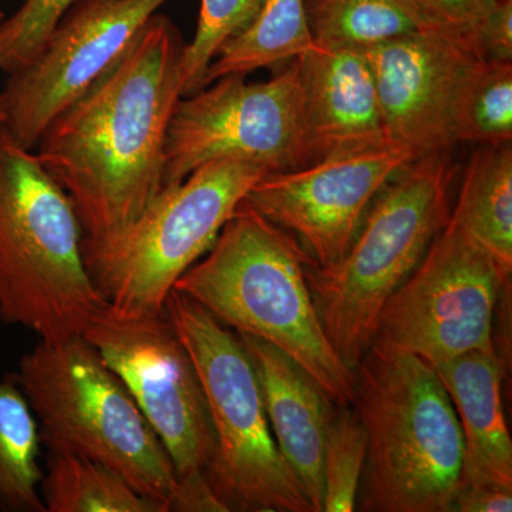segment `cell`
Here are the masks:
<instances>
[{"instance_id": "obj_1", "label": "cell", "mask_w": 512, "mask_h": 512, "mask_svg": "<svg viewBox=\"0 0 512 512\" xmlns=\"http://www.w3.org/2000/svg\"><path fill=\"white\" fill-rule=\"evenodd\" d=\"M183 37L156 13L35 148L72 201L83 242L119 237L163 191L164 147L181 89Z\"/></svg>"}, {"instance_id": "obj_2", "label": "cell", "mask_w": 512, "mask_h": 512, "mask_svg": "<svg viewBox=\"0 0 512 512\" xmlns=\"http://www.w3.org/2000/svg\"><path fill=\"white\" fill-rule=\"evenodd\" d=\"M293 235L248 202L238 205L210 251L175 282V291L239 335L255 336L292 357L335 407L350 406L353 372L320 325Z\"/></svg>"}, {"instance_id": "obj_3", "label": "cell", "mask_w": 512, "mask_h": 512, "mask_svg": "<svg viewBox=\"0 0 512 512\" xmlns=\"http://www.w3.org/2000/svg\"><path fill=\"white\" fill-rule=\"evenodd\" d=\"M350 406L367 436L356 510L451 512L463 480L464 439L436 369L375 342L353 370Z\"/></svg>"}, {"instance_id": "obj_4", "label": "cell", "mask_w": 512, "mask_h": 512, "mask_svg": "<svg viewBox=\"0 0 512 512\" xmlns=\"http://www.w3.org/2000/svg\"><path fill=\"white\" fill-rule=\"evenodd\" d=\"M454 178L451 151L410 161L377 192L339 262L305 265L323 332L352 372L375 342L384 303L450 220Z\"/></svg>"}, {"instance_id": "obj_5", "label": "cell", "mask_w": 512, "mask_h": 512, "mask_svg": "<svg viewBox=\"0 0 512 512\" xmlns=\"http://www.w3.org/2000/svg\"><path fill=\"white\" fill-rule=\"evenodd\" d=\"M103 305L72 201L36 151L0 127V320L40 340L69 339Z\"/></svg>"}, {"instance_id": "obj_6", "label": "cell", "mask_w": 512, "mask_h": 512, "mask_svg": "<svg viewBox=\"0 0 512 512\" xmlns=\"http://www.w3.org/2000/svg\"><path fill=\"white\" fill-rule=\"evenodd\" d=\"M10 376L47 451L97 461L171 511L178 478L170 456L126 384L83 336L39 339Z\"/></svg>"}, {"instance_id": "obj_7", "label": "cell", "mask_w": 512, "mask_h": 512, "mask_svg": "<svg viewBox=\"0 0 512 512\" xmlns=\"http://www.w3.org/2000/svg\"><path fill=\"white\" fill-rule=\"evenodd\" d=\"M200 376L217 451L208 483L228 511L313 512L276 444L251 357L238 333L200 303L170 292L164 306Z\"/></svg>"}, {"instance_id": "obj_8", "label": "cell", "mask_w": 512, "mask_h": 512, "mask_svg": "<svg viewBox=\"0 0 512 512\" xmlns=\"http://www.w3.org/2000/svg\"><path fill=\"white\" fill-rule=\"evenodd\" d=\"M268 170L221 158L163 188L130 228L111 241L83 242V258L107 308L121 316L156 315L175 282L217 241L249 190Z\"/></svg>"}, {"instance_id": "obj_9", "label": "cell", "mask_w": 512, "mask_h": 512, "mask_svg": "<svg viewBox=\"0 0 512 512\" xmlns=\"http://www.w3.org/2000/svg\"><path fill=\"white\" fill-rule=\"evenodd\" d=\"M82 336L126 384L170 456L178 478L173 508L200 503L212 491L207 474L217 441L200 376L165 309L121 316L104 303Z\"/></svg>"}, {"instance_id": "obj_10", "label": "cell", "mask_w": 512, "mask_h": 512, "mask_svg": "<svg viewBox=\"0 0 512 512\" xmlns=\"http://www.w3.org/2000/svg\"><path fill=\"white\" fill-rule=\"evenodd\" d=\"M245 77L225 74L178 101L165 138L164 188L221 158L269 173L308 165L296 60L268 82L248 83Z\"/></svg>"}, {"instance_id": "obj_11", "label": "cell", "mask_w": 512, "mask_h": 512, "mask_svg": "<svg viewBox=\"0 0 512 512\" xmlns=\"http://www.w3.org/2000/svg\"><path fill=\"white\" fill-rule=\"evenodd\" d=\"M510 282L490 254L448 220L413 274L384 303L375 342L414 353L431 366L495 349L494 313Z\"/></svg>"}, {"instance_id": "obj_12", "label": "cell", "mask_w": 512, "mask_h": 512, "mask_svg": "<svg viewBox=\"0 0 512 512\" xmlns=\"http://www.w3.org/2000/svg\"><path fill=\"white\" fill-rule=\"evenodd\" d=\"M168 0H80L40 52L9 74L6 128L35 150L46 127L126 53Z\"/></svg>"}, {"instance_id": "obj_13", "label": "cell", "mask_w": 512, "mask_h": 512, "mask_svg": "<svg viewBox=\"0 0 512 512\" xmlns=\"http://www.w3.org/2000/svg\"><path fill=\"white\" fill-rule=\"evenodd\" d=\"M393 146L416 158L457 144L461 94L484 62L470 33L431 28L365 50Z\"/></svg>"}, {"instance_id": "obj_14", "label": "cell", "mask_w": 512, "mask_h": 512, "mask_svg": "<svg viewBox=\"0 0 512 512\" xmlns=\"http://www.w3.org/2000/svg\"><path fill=\"white\" fill-rule=\"evenodd\" d=\"M413 160L394 146L326 158L264 175L245 202L293 235L313 264L329 266L349 251L377 192Z\"/></svg>"}, {"instance_id": "obj_15", "label": "cell", "mask_w": 512, "mask_h": 512, "mask_svg": "<svg viewBox=\"0 0 512 512\" xmlns=\"http://www.w3.org/2000/svg\"><path fill=\"white\" fill-rule=\"evenodd\" d=\"M295 60L308 164L393 146L365 50L313 45Z\"/></svg>"}, {"instance_id": "obj_16", "label": "cell", "mask_w": 512, "mask_h": 512, "mask_svg": "<svg viewBox=\"0 0 512 512\" xmlns=\"http://www.w3.org/2000/svg\"><path fill=\"white\" fill-rule=\"evenodd\" d=\"M238 336L255 367L279 451L302 481L313 512H323L326 439L335 406L281 349L255 336Z\"/></svg>"}, {"instance_id": "obj_17", "label": "cell", "mask_w": 512, "mask_h": 512, "mask_svg": "<svg viewBox=\"0 0 512 512\" xmlns=\"http://www.w3.org/2000/svg\"><path fill=\"white\" fill-rule=\"evenodd\" d=\"M456 409L464 439V485L512 491V441L501 402L503 365L495 349L433 365Z\"/></svg>"}, {"instance_id": "obj_18", "label": "cell", "mask_w": 512, "mask_h": 512, "mask_svg": "<svg viewBox=\"0 0 512 512\" xmlns=\"http://www.w3.org/2000/svg\"><path fill=\"white\" fill-rule=\"evenodd\" d=\"M450 221L512 272V146H480L471 156Z\"/></svg>"}, {"instance_id": "obj_19", "label": "cell", "mask_w": 512, "mask_h": 512, "mask_svg": "<svg viewBox=\"0 0 512 512\" xmlns=\"http://www.w3.org/2000/svg\"><path fill=\"white\" fill-rule=\"evenodd\" d=\"M316 46L369 50L396 37L448 28L424 0H305Z\"/></svg>"}, {"instance_id": "obj_20", "label": "cell", "mask_w": 512, "mask_h": 512, "mask_svg": "<svg viewBox=\"0 0 512 512\" xmlns=\"http://www.w3.org/2000/svg\"><path fill=\"white\" fill-rule=\"evenodd\" d=\"M40 495L46 512H168L109 467L57 451L46 458Z\"/></svg>"}, {"instance_id": "obj_21", "label": "cell", "mask_w": 512, "mask_h": 512, "mask_svg": "<svg viewBox=\"0 0 512 512\" xmlns=\"http://www.w3.org/2000/svg\"><path fill=\"white\" fill-rule=\"evenodd\" d=\"M305 0H264L255 22L215 57L205 86L229 73L281 66L313 47ZM204 86V87H205Z\"/></svg>"}, {"instance_id": "obj_22", "label": "cell", "mask_w": 512, "mask_h": 512, "mask_svg": "<svg viewBox=\"0 0 512 512\" xmlns=\"http://www.w3.org/2000/svg\"><path fill=\"white\" fill-rule=\"evenodd\" d=\"M39 426L12 376L0 380V511L46 512Z\"/></svg>"}, {"instance_id": "obj_23", "label": "cell", "mask_w": 512, "mask_h": 512, "mask_svg": "<svg viewBox=\"0 0 512 512\" xmlns=\"http://www.w3.org/2000/svg\"><path fill=\"white\" fill-rule=\"evenodd\" d=\"M458 143H512V62L484 60L461 94L456 119Z\"/></svg>"}, {"instance_id": "obj_24", "label": "cell", "mask_w": 512, "mask_h": 512, "mask_svg": "<svg viewBox=\"0 0 512 512\" xmlns=\"http://www.w3.org/2000/svg\"><path fill=\"white\" fill-rule=\"evenodd\" d=\"M264 0H201L194 39L184 45L180 73L183 97L200 92L215 57L229 40L255 22Z\"/></svg>"}, {"instance_id": "obj_25", "label": "cell", "mask_w": 512, "mask_h": 512, "mask_svg": "<svg viewBox=\"0 0 512 512\" xmlns=\"http://www.w3.org/2000/svg\"><path fill=\"white\" fill-rule=\"evenodd\" d=\"M366 453V430L353 407H335L326 439L323 512L356 511Z\"/></svg>"}, {"instance_id": "obj_26", "label": "cell", "mask_w": 512, "mask_h": 512, "mask_svg": "<svg viewBox=\"0 0 512 512\" xmlns=\"http://www.w3.org/2000/svg\"><path fill=\"white\" fill-rule=\"evenodd\" d=\"M80 0H25L0 23V70L12 74L40 52L63 16Z\"/></svg>"}, {"instance_id": "obj_27", "label": "cell", "mask_w": 512, "mask_h": 512, "mask_svg": "<svg viewBox=\"0 0 512 512\" xmlns=\"http://www.w3.org/2000/svg\"><path fill=\"white\" fill-rule=\"evenodd\" d=\"M473 40L488 62H512V0H498L474 26Z\"/></svg>"}, {"instance_id": "obj_28", "label": "cell", "mask_w": 512, "mask_h": 512, "mask_svg": "<svg viewBox=\"0 0 512 512\" xmlns=\"http://www.w3.org/2000/svg\"><path fill=\"white\" fill-rule=\"evenodd\" d=\"M424 2L444 26L471 35L478 20L483 18L484 13L498 0H424Z\"/></svg>"}, {"instance_id": "obj_29", "label": "cell", "mask_w": 512, "mask_h": 512, "mask_svg": "<svg viewBox=\"0 0 512 512\" xmlns=\"http://www.w3.org/2000/svg\"><path fill=\"white\" fill-rule=\"evenodd\" d=\"M512 491L464 485L458 490L451 512H511Z\"/></svg>"}, {"instance_id": "obj_30", "label": "cell", "mask_w": 512, "mask_h": 512, "mask_svg": "<svg viewBox=\"0 0 512 512\" xmlns=\"http://www.w3.org/2000/svg\"><path fill=\"white\" fill-rule=\"evenodd\" d=\"M6 103L3 93L0 92V127L6 126Z\"/></svg>"}, {"instance_id": "obj_31", "label": "cell", "mask_w": 512, "mask_h": 512, "mask_svg": "<svg viewBox=\"0 0 512 512\" xmlns=\"http://www.w3.org/2000/svg\"><path fill=\"white\" fill-rule=\"evenodd\" d=\"M5 18H6L5 13H3L2 8H0V23H2L3 19H5Z\"/></svg>"}]
</instances>
